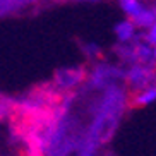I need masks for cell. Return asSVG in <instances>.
Listing matches in <instances>:
<instances>
[{"mask_svg": "<svg viewBox=\"0 0 156 156\" xmlns=\"http://www.w3.org/2000/svg\"><path fill=\"white\" fill-rule=\"evenodd\" d=\"M125 101H127V96H125L124 87L117 86V84L106 87L103 96L94 105V117H93L89 129L84 130L81 146L96 151L101 144L110 141L112 136L119 129L120 119L125 108Z\"/></svg>", "mask_w": 156, "mask_h": 156, "instance_id": "obj_1", "label": "cell"}, {"mask_svg": "<svg viewBox=\"0 0 156 156\" xmlns=\"http://www.w3.org/2000/svg\"><path fill=\"white\" fill-rule=\"evenodd\" d=\"M134 51H136V62L137 64L154 67V46H149L146 43H137V45H134Z\"/></svg>", "mask_w": 156, "mask_h": 156, "instance_id": "obj_5", "label": "cell"}, {"mask_svg": "<svg viewBox=\"0 0 156 156\" xmlns=\"http://www.w3.org/2000/svg\"><path fill=\"white\" fill-rule=\"evenodd\" d=\"M77 153H79V156H94L96 154V151L94 149H89V147H79L77 149Z\"/></svg>", "mask_w": 156, "mask_h": 156, "instance_id": "obj_12", "label": "cell"}, {"mask_svg": "<svg viewBox=\"0 0 156 156\" xmlns=\"http://www.w3.org/2000/svg\"><path fill=\"white\" fill-rule=\"evenodd\" d=\"M89 2H94V0H89Z\"/></svg>", "mask_w": 156, "mask_h": 156, "instance_id": "obj_13", "label": "cell"}, {"mask_svg": "<svg viewBox=\"0 0 156 156\" xmlns=\"http://www.w3.org/2000/svg\"><path fill=\"white\" fill-rule=\"evenodd\" d=\"M149 31L142 36V43H146V45L149 46H154V40H156V28L154 26H151V28H147Z\"/></svg>", "mask_w": 156, "mask_h": 156, "instance_id": "obj_11", "label": "cell"}, {"mask_svg": "<svg viewBox=\"0 0 156 156\" xmlns=\"http://www.w3.org/2000/svg\"><path fill=\"white\" fill-rule=\"evenodd\" d=\"M86 79V69L83 65H74V67H65L58 69L55 72V87L58 89H70V87L81 84Z\"/></svg>", "mask_w": 156, "mask_h": 156, "instance_id": "obj_4", "label": "cell"}, {"mask_svg": "<svg viewBox=\"0 0 156 156\" xmlns=\"http://www.w3.org/2000/svg\"><path fill=\"white\" fill-rule=\"evenodd\" d=\"M115 33H117V38L120 43H129L136 36V26L130 21H122L115 26Z\"/></svg>", "mask_w": 156, "mask_h": 156, "instance_id": "obj_7", "label": "cell"}, {"mask_svg": "<svg viewBox=\"0 0 156 156\" xmlns=\"http://www.w3.org/2000/svg\"><path fill=\"white\" fill-rule=\"evenodd\" d=\"M125 70L117 67V65H110V64H100L91 70L89 76V87L93 89H103L117 84V81L124 79Z\"/></svg>", "mask_w": 156, "mask_h": 156, "instance_id": "obj_2", "label": "cell"}, {"mask_svg": "<svg viewBox=\"0 0 156 156\" xmlns=\"http://www.w3.org/2000/svg\"><path fill=\"white\" fill-rule=\"evenodd\" d=\"M154 98H156V87L153 84V86H147L136 93V96L132 98V106H147L154 101Z\"/></svg>", "mask_w": 156, "mask_h": 156, "instance_id": "obj_6", "label": "cell"}, {"mask_svg": "<svg viewBox=\"0 0 156 156\" xmlns=\"http://www.w3.org/2000/svg\"><path fill=\"white\" fill-rule=\"evenodd\" d=\"M124 79L127 81V84L136 91H141L147 86L154 84V67L142 64H134L129 70H125Z\"/></svg>", "mask_w": 156, "mask_h": 156, "instance_id": "obj_3", "label": "cell"}, {"mask_svg": "<svg viewBox=\"0 0 156 156\" xmlns=\"http://www.w3.org/2000/svg\"><path fill=\"white\" fill-rule=\"evenodd\" d=\"M154 21H156V12H154V7H144L142 9V12L137 16V17H134L130 23L134 24V26H139V28H151V26H154Z\"/></svg>", "mask_w": 156, "mask_h": 156, "instance_id": "obj_8", "label": "cell"}, {"mask_svg": "<svg viewBox=\"0 0 156 156\" xmlns=\"http://www.w3.org/2000/svg\"><path fill=\"white\" fill-rule=\"evenodd\" d=\"M12 108H14V101L0 93V122H4L7 117H10Z\"/></svg>", "mask_w": 156, "mask_h": 156, "instance_id": "obj_10", "label": "cell"}, {"mask_svg": "<svg viewBox=\"0 0 156 156\" xmlns=\"http://www.w3.org/2000/svg\"><path fill=\"white\" fill-rule=\"evenodd\" d=\"M120 5H122V9H124V12L127 16H130V17H137L139 14L142 12V4L139 2V0H120Z\"/></svg>", "mask_w": 156, "mask_h": 156, "instance_id": "obj_9", "label": "cell"}]
</instances>
